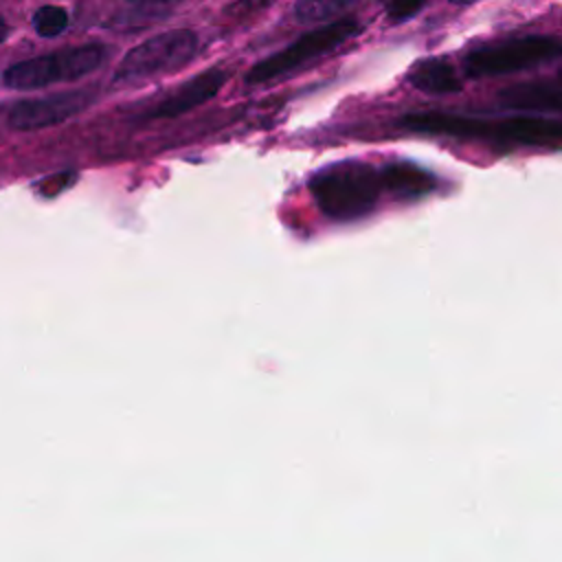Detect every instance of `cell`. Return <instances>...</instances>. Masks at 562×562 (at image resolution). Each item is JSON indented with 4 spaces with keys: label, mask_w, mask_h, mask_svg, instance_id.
I'll return each mask as SVG.
<instances>
[{
    "label": "cell",
    "mask_w": 562,
    "mask_h": 562,
    "mask_svg": "<svg viewBox=\"0 0 562 562\" xmlns=\"http://www.w3.org/2000/svg\"><path fill=\"white\" fill-rule=\"evenodd\" d=\"M402 125L424 134H446L457 138H487L507 145L551 147L562 145V123L542 116L479 119L450 112H411L402 116Z\"/></svg>",
    "instance_id": "1"
},
{
    "label": "cell",
    "mask_w": 562,
    "mask_h": 562,
    "mask_svg": "<svg viewBox=\"0 0 562 562\" xmlns=\"http://www.w3.org/2000/svg\"><path fill=\"white\" fill-rule=\"evenodd\" d=\"M310 189L325 215L347 222L373 211L384 182L373 165L347 158L318 169L310 180Z\"/></svg>",
    "instance_id": "2"
},
{
    "label": "cell",
    "mask_w": 562,
    "mask_h": 562,
    "mask_svg": "<svg viewBox=\"0 0 562 562\" xmlns=\"http://www.w3.org/2000/svg\"><path fill=\"white\" fill-rule=\"evenodd\" d=\"M108 53L110 48L101 42L66 46L61 50L22 59L9 66L2 75V81L11 90H35L53 83L77 81L97 70L105 61Z\"/></svg>",
    "instance_id": "3"
},
{
    "label": "cell",
    "mask_w": 562,
    "mask_h": 562,
    "mask_svg": "<svg viewBox=\"0 0 562 562\" xmlns=\"http://www.w3.org/2000/svg\"><path fill=\"white\" fill-rule=\"evenodd\" d=\"M562 57V40L553 35H518L474 46L463 57L468 77H498Z\"/></svg>",
    "instance_id": "4"
},
{
    "label": "cell",
    "mask_w": 562,
    "mask_h": 562,
    "mask_svg": "<svg viewBox=\"0 0 562 562\" xmlns=\"http://www.w3.org/2000/svg\"><path fill=\"white\" fill-rule=\"evenodd\" d=\"M198 50V35L189 29H173L158 33L138 46L130 48L119 61L112 83L127 86L138 83L165 72H176L193 59Z\"/></svg>",
    "instance_id": "5"
},
{
    "label": "cell",
    "mask_w": 562,
    "mask_h": 562,
    "mask_svg": "<svg viewBox=\"0 0 562 562\" xmlns=\"http://www.w3.org/2000/svg\"><path fill=\"white\" fill-rule=\"evenodd\" d=\"M360 31H362V26L356 20H349V18L327 22V24L301 35L299 40H294L283 50H279V53L261 59L259 64H255L250 68V72L246 75V81L248 83H266V81L285 77V75L299 70L301 66L336 50L340 44L356 37Z\"/></svg>",
    "instance_id": "6"
},
{
    "label": "cell",
    "mask_w": 562,
    "mask_h": 562,
    "mask_svg": "<svg viewBox=\"0 0 562 562\" xmlns=\"http://www.w3.org/2000/svg\"><path fill=\"white\" fill-rule=\"evenodd\" d=\"M90 97L86 92H57L40 99L18 101L7 112V123L18 132H33L64 123L88 108Z\"/></svg>",
    "instance_id": "7"
},
{
    "label": "cell",
    "mask_w": 562,
    "mask_h": 562,
    "mask_svg": "<svg viewBox=\"0 0 562 562\" xmlns=\"http://www.w3.org/2000/svg\"><path fill=\"white\" fill-rule=\"evenodd\" d=\"M226 79H228V72L222 70V68H211L202 75H195L189 81H184L182 86H178L173 92L165 94L151 108H147L143 112V116L151 119V121L180 116V114L193 110L195 105L213 99L222 90Z\"/></svg>",
    "instance_id": "8"
},
{
    "label": "cell",
    "mask_w": 562,
    "mask_h": 562,
    "mask_svg": "<svg viewBox=\"0 0 562 562\" xmlns=\"http://www.w3.org/2000/svg\"><path fill=\"white\" fill-rule=\"evenodd\" d=\"M408 83L428 94H450L461 90V77L457 68L443 57H426L413 64L406 75Z\"/></svg>",
    "instance_id": "9"
},
{
    "label": "cell",
    "mask_w": 562,
    "mask_h": 562,
    "mask_svg": "<svg viewBox=\"0 0 562 562\" xmlns=\"http://www.w3.org/2000/svg\"><path fill=\"white\" fill-rule=\"evenodd\" d=\"M380 173L384 189L400 200L422 198L437 187V180L413 162H391Z\"/></svg>",
    "instance_id": "10"
},
{
    "label": "cell",
    "mask_w": 562,
    "mask_h": 562,
    "mask_svg": "<svg viewBox=\"0 0 562 562\" xmlns=\"http://www.w3.org/2000/svg\"><path fill=\"white\" fill-rule=\"evenodd\" d=\"M503 105L516 110H542L562 112V86L555 83H522L505 90L501 94Z\"/></svg>",
    "instance_id": "11"
},
{
    "label": "cell",
    "mask_w": 562,
    "mask_h": 562,
    "mask_svg": "<svg viewBox=\"0 0 562 562\" xmlns=\"http://www.w3.org/2000/svg\"><path fill=\"white\" fill-rule=\"evenodd\" d=\"M360 0H299L294 7V15L299 22H325L331 20Z\"/></svg>",
    "instance_id": "12"
},
{
    "label": "cell",
    "mask_w": 562,
    "mask_h": 562,
    "mask_svg": "<svg viewBox=\"0 0 562 562\" xmlns=\"http://www.w3.org/2000/svg\"><path fill=\"white\" fill-rule=\"evenodd\" d=\"M33 29L42 37H55L68 26V11L59 4H44L33 13Z\"/></svg>",
    "instance_id": "13"
},
{
    "label": "cell",
    "mask_w": 562,
    "mask_h": 562,
    "mask_svg": "<svg viewBox=\"0 0 562 562\" xmlns=\"http://www.w3.org/2000/svg\"><path fill=\"white\" fill-rule=\"evenodd\" d=\"M428 0H389L386 2V18L391 22L411 20Z\"/></svg>",
    "instance_id": "14"
},
{
    "label": "cell",
    "mask_w": 562,
    "mask_h": 562,
    "mask_svg": "<svg viewBox=\"0 0 562 562\" xmlns=\"http://www.w3.org/2000/svg\"><path fill=\"white\" fill-rule=\"evenodd\" d=\"M268 2H274V0H239V4H235V9H239V11H255V9H261Z\"/></svg>",
    "instance_id": "15"
},
{
    "label": "cell",
    "mask_w": 562,
    "mask_h": 562,
    "mask_svg": "<svg viewBox=\"0 0 562 562\" xmlns=\"http://www.w3.org/2000/svg\"><path fill=\"white\" fill-rule=\"evenodd\" d=\"M127 2H132V4H165V2H176V0H127Z\"/></svg>",
    "instance_id": "16"
},
{
    "label": "cell",
    "mask_w": 562,
    "mask_h": 562,
    "mask_svg": "<svg viewBox=\"0 0 562 562\" xmlns=\"http://www.w3.org/2000/svg\"><path fill=\"white\" fill-rule=\"evenodd\" d=\"M7 33H9V26H7V22H4V18L0 15V44L4 42V37H7Z\"/></svg>",
    "instance_id": "17"
},
{
    "label": "cell",
    "mask_w": 562,
    "mask_h": 562,
    "mask_svg": "<svg viewBox=\"0 0 562 562\" xmlns=\"http://www.w3.org/2000/svg\"><path fill=\"white\" fill-rule=\"evenodd\" d=\"M450 2H457V4H472V2H479V0H450Z\"/></svg>",
    "instance_id": "18"
},
{
    "label": "cell",
    "mask_w": 562,
    "mask_h": 562,
    "mask_svg": "<svg viewBox=\"0 0 562 562\" xmlns=\"http://www.w3.org/2000/svg\"><path fill=\"white\" fill-rule=\"evenodd\" d=\"M560 79H562V70H560Z\"/></svg>",
    "instance_id": "19"
}]
</instances>
